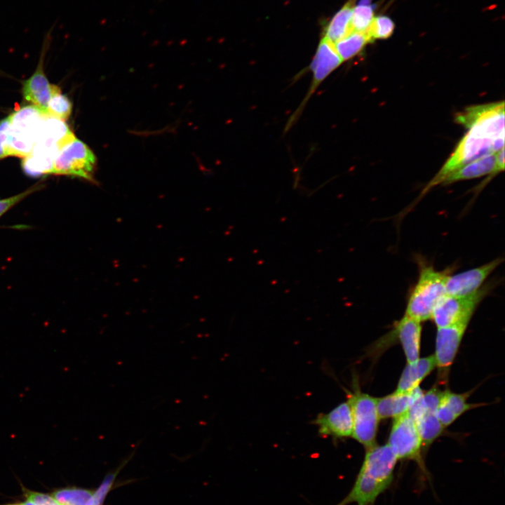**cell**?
Returning a JSON list of instances; mask_svg holds the SVG:
<instances>
[{
	"label": "cell",
	"mask_w": 505,
	"mask_h": 505,
	"mask_svg": "<svg viewBox=\"0 0 505 505\" xmlns=\"http://www.w3.org/2000/svg\"><path fill=\"white\" fill-rule=\"evenodd\" d=\"M400 344L407 363H412L419 358L421 347V322L403 316L396 321L393 330L389 333Z\"/></svg>",
	"instance_id": "9a60e30c"
},
{
	"label": "cell",
	"mask_w": 505,
	"mask_h": 505,
	"mask_svg": "<svg viewBox=\"0 0 505 505\" xmlns=\"http://www.w3.org/2000/svg\"><path fill=\"white\" fill-rule=\"evenodd\" d=\"M95 166L96 157L93 152L86 143L74 137L55 154L51 174L93 181Z\"/></svg>",
	"instance_id": "ba28073f"
},
{
	"label": "cell",
	"mask_w": 505,
	"mask_h": 505,
	"mask_svg": "<svg viewBox=\"0 0 505 505\" xmlns=\"http://www.w3.org/2000/svg\"><path fill=\"white\" fill-rule=\"evenodd\" d=\"M313 422L321 436L339 440L352 436L353 419L347 400L326 413L318 414Z\"/></svg>",
	"instance_id": "5bb4252c"
},
{
	"label": "cell",
	"mask_w": 505,
	"mask_h": 505,
	"mask_svg": "<svg viewBox=\"0 0 505 505\" xmlns=\"http://www.w3.org/2000/svg\"><path fill=\"white\" fill-rule=\"evenodd\" d=\"M471 319L464 318L451 325L438 328L433 356L436 367L443 375L452 365Z\"/></svg>",
	"instance_id": "8fae6325"
},
{
	"label": "cell",
	"mask_w": 505,
	"mask_h": 505,
	"mask_svg": "<svg viewBox=\"0 0 505 505\" xmlns=\"http://www.w3.org/2000/svg\"><path fill=\"white\" fill-rule=\"evenodd\" d=\"M4 505H22V504H4Z\"/></svg>",
	"instance_id": "4dcf8cb0"
},
{
	"label": "cell",
	"mask_w": 505,
	"mask_h": 505,
	"mask_svg": "<svg viewBox=\"0 0 505 505\" xmlns=\"http://www.w3.org/2000/svg\"><path fill=\"white\" fill-rule=\"evenodd\" d=\"M10 128V117L8 116L0 121V159L9 156L8 133Z\"/></svg>",
	"instance_id": "4316f807"
},
{
	"label": "cell",
	"mask_w": 505,
	"mask_h": 505,
	"mask_svg": "<svg viewBox=\"0 0 505 505\" xmlns=\"http://www.w3.org/2000/svg\"><path fill=\"white\" fill-rule=\"evenodd\" d=\"M342 63V60L337 53L334 43L324 36L319 43L310 65V69L313 72V78L308 93L297 112H295V115L291 118V121L301 112L303 107L320 84Z\"/></svg>",
	"instance_id": "4fadbf2b"
},
{
	"label": "cell",
	"mask_w": 505,
	"mask_h": 505,
	"mask_svg": "<svg viewBox=\"0 0 505 505\" xmlns=\"http://www.w3.org/2000/svg\"><path fill=\"white\" fill-rule=\"evenodd\" d=\"M376 398L362 392L358 386H354L353 391L347 393L353 419L351 437L365 449L376 444L380 420L377 411Z\"/></svg>",
	"instance_id": "8992f818"
},
{
	"label": "cell",
	"mask_w": 505,
	"mask_h": 505,
	"mask_svg": "<svg viewBox=\"0 0 505 505\" xmlns=\"http://www.w3.org/2000/svg\"><path fill=\"white\" fill-rule=\"evenodd\" d=\"M395 25L388 16L375 17L367 33L371 40L386 39L393 33Z\"/></svg>",
	"instance_id": "d4e9b609"
},
{
	"label": "cell",
	"mask_w": 505,
	"mask_h": 505,
	"mask_svg": "<svg viewBox=\"0 0 505 505\" xmlns=\"http://www.w3.org/2000/svg\"><path fill=\"white\" fill-rule=\"evenodd\" d=\"M27 496V499H29L35 505H60L53 495L50 496L41 492H28Z\"/></svg>",
	"instance_id": "83f0119b"
},
{
	"label": "cell",
	"mask_w": 505,
	"mask_h": 505,
	"mask_svg": "<svg viewBox=\"0 0 505 505\" xmlns=\"http://www.w3.org/2000/svg\"><path fill=\"white\" fill-rule=\"evenodd\" d=\"M498 173L496 168L495 154L478 159L450 174L443 180L444 185L480 177L489 174Z\"/></svg>",
	"instance_id": "ac0fdd59"
},
{
	"label": "cell",
	"mask_w": 505,
	"mask_h": 505,
	"mask_svg": "<svg viewBox=\"0 0 505 505\" xmlns=\"http://www.w3.org/2000/svg\"><path fill=\"white\" fill-rule=\"evenodd\" d=\"M356 1L349 0L328 24L324 36L333 43L353 32L351 20Z\"/></svg>",
	"instance_id": "ffe728a7"
},
{
	"label": "cell",
	"mask_w": 505,
	"mask_h": 505,
	"mask_svg": "<svg viewBox=\"0 0 505 505\" xmlns=\"http://www.w3.org/2000/svg\"><path fill=\"white\" fill-rule=\"evenodd\" d=\"M387 445L398 460L415 462L422 473L428 476L422 457V443L414 419L408 412L394 419Z\"/></svg>",
	"instance_id": "52a82bcc"
},
{
	"label": "cell",
	"mask_w": 505,
	"mask_h": 505,
	"mask_svg": "<svg viewBox=\"0 0 505 505\" xmlns=\"http://www.w3.org/2000/svg\"><path fill=\"white\" fill-rule=\"evenodd\" d=\"M456 121L469 128L454 152L423 189L422 196L442 184L450 174L504 147V102L475 106L459 113Z\"/></svg>",
	"instance_id": "6da1fadb"
},
{
	"label": "cell",
	"mask_w": 505,
	"mask_h": 505,
	"mask_svg": "<svg viewBox=\"0 0 505 505\" xmlns=\"http://www.w3.org/2000/svg\"><path fill=\"white\" fill-rule=\"evenodd\" d=\"M43 185L44 184L37 183L21 193L6 198L0 199V217L26 197L34 192L40 190L43 187Z\"/></svg>",
	"instance_id": "484cf974"
},
{
	"label": "cell",
	"mask_w": 505,
	"mask_h": 505,
	"mask_svg": "<svg viewBox=\"0 0 505 505\" xmlns=\"http://www.w3.org/2000/svg\"><path fill=\"white\" fill-rule=\"evenodd\" d=\"M374 18V10L372 6L365 4L355 6L351 20L352 31L367 32Z\"/></svg>",
	"instance_id": "cb8c5ba5"
},
{
	"label": "cell",
	"mask_w": 505,
	"mask_h": 505,
	"mask_svg": "<svg viewBox=\"0 0 505 505\" xmlns=\"http://www.w3.org/2000/svg\"><path fill=\"white\" fill-rule=\"evenodd\" d=\"M419 265L418 278L410 292L405 316L422 323L431 319L436 304L446 295L445 283L451 270L438 271L421 261Z\"/></svg>",
	"instance_id": "3957f363"
},
{
	"label": "cell",
	"mask_w": 505,
	"mask_h": 505,
	"mask_svg": "<svg viewBox=\"0 0 505 505\" xmlns=\"http://www.w3.org/2000/svg\"><path fill=\"white\" fill-rule=\"evenodd\" d=\"M72 111L71 100L60 90L55 92L50 99L46 115L65 122L69 118Z\"/></svg>",
	"instance_id": "603a6c76"
},
{
	"label": "cell",
	"mask_w": 505,
	"mask_h": 505,
	"mask_svg": "<svg viewBox=\"0 0 505 505\" xmlns=\"http://www.w3.org/2000/svg\"><path fill=\"white\" fill-rule=\"evenodd\" d=\"M469 395V392L457 393L449 389L443 391L436 410V415L444 428L449 426L466 411L482 405L481 404L467 403Z\"/></svg>",
	"instance_id": "2e32d148"
},
{
	"label": "cell",
	"mask_w": 505,
	"mask_h": 505,
	"mask_svg": "<svg viewBox=\"0 0 505 505\" xmlns=\"http://www.w3.org/2000/svg\"><path fill=\"white\" fill-rule=\"evenodd\" d=\"M53 29V26L46 34L36 69L29 79L23 81L22 88L24 100L39 109L45 115L52 95L61 90L57 85L51 84L48 81L43 68L44 58L51 40Z\"/></svg>",
	"instance_id": "30bf717a"
},
{
	"label": "cell",
	"mask_w": 505,
	"mask_h": 505,
	"mask_svg": "<svg viewBox=\"0 0 505 505\" xmlns=\"http://www.w3.org/2000/svg\"><path fill=\"white\" fill-rule=\"evenodd\" d=\"M397 458L386 445L365 449L364 459L348 494L335 505H374L393 479Z\"/></svg>",
	"instance_id": "7a4b0ae2"
},
{
	"label": "cell",
	"mask_w": 505,
	"mask_h": 505,
	"mask_svg": "<svg viewBox=\"0 0 505 505\" xmlns=\"http://www.w3.org/2000/svg\"><path fill=\"white\" fill-rule=\"evenodd\" d=\"M22 505H35L33 502L29 501V499H27L25 502L22 504Z\"/></svg>",
	"instance_id": "f546056e"
},
{
	"label": "cell",
	"mask_w": 505,
	"mask_h": 505,
	"mask_svg": "<svg viewBox=\"0 0 505 505\" xmlns=\"http://www.w3.org/2000/svg\"><path fill=\"white\" fill-rule=\"evenodd\" d=\"M370 42L371 40L367 32L353 31L334 45L341 60L344 62L357 55Z\"/></svg>",
	"instance_id": "44dd1931"
},
{
	"label": "cell",
	"mask_w": 505,
	"mask_h": 505,
	"mask_svg": "<svg viewBox=\"0 0 505 505\" xmlns=\"http://www.w3.org/2000/svg\"><path fill=\"white\" fill-rule=\"evenodd\" d=\"M46 115L31 105L22 107L9 115V155L25 158L36 144Z\"/></svg>",
	"instance_id": "277c9868"
},
{
	"label": "cell",
	"mask_w": 505,
	"mask_h": 505,
	"mask_svg": "<svg viewBox=\"0 0 505 505\" xmlns=\"http://www.w3.org/2000/svg\"><path fill=\"white\" fill-rule=\"evenodd\" d=\"M52 495L60 505H95L94 490L68 487L55 490Z\"/></svg>",
	"instance_id": "7402d4cb"
},
{
	"label": "cell",
	"mask_w": 505,
	"mask_h": 505,
	"mask_svg": "<svg viewBox=\"0 0 505 505\" xmlns=\"http://www.w3.org/2000/svg\"><path fill=\"white\" fill-rule=\"evenodd\" d=\"M489 285H485L468 296L457 297L446 294L436 304L431 319L437 328H443L464 318H471L478 304L489 292Z\"/></svg>",
	"instance_id": "9c48e42d"
},
{
	"label": "cell",
	"mask_w": 505,
	"mask_h": 505,
	"mask_svg": "<svg viewBox=\"0 0 505 505\" xmlns=\"http://www.w3.org/2000/svg\"><path fill=\"white\" fill-rule=\"evenodd\" d=\"M415 389L409 393H393L376 398L379 419L396 418L408 412L412 402Z\"/></svg>",
	"instance_id": "d6986e66"
},
{
	"label": "cell",
	"mask_w": 505,
	"mask_h": 505,
	"mask_svg": "<svg viewBox=\"0 0 505 505\" xmlns=\"http://www.w3.org/2000/svg\"><path fill=\"white\" fill-rule=\"evenodd\" d=\"M503 260V258L497 257L478 267L453 275L450 274L445 283L446 294L462 297L475 293Z\"/></svg>",
	"instance_id": "7c38bea8"
},
{
	"label": "cell",
	"mask_w": 505,
	"mask_h": 505,
	"mask_svg": "<svg viewBox=\"0 0 505 505\" xmlns=\"http://www.w3.org/2000/svg\"><path fill=\"white\" fill-rule=\"evenodd\" d=\"M436 367L433 355L419 358L417 361L407 363L398 380L396 392L409 393L419 386L420 383Z\"/></svg>",
	"instance_id": "e0dca14e"
},
{
	"label": "cell",
	"mask_w": 505,
	"mask_h": 505,
	"mask_svg": "<svg viewBox=\"0 0 505 505\" xmlns=\"http://www.w3.org/2000/svg\"><path fill=\"white\" fill-rule=\"evenodd\" d=\"M496 168L498 173L504 169V147L495 153Z\"/></svg>",
	"instance_id": "f1b7e54d"
},
{
	"label": "cell",
	"mask_w": 505,
	"mask_h": 505,
	"mask_svg": "<svg viewBox=\"0 0 505 505\" xmlns=\"http://www.w3.org/2000/svg\"><path fill=\"white\" fill-rule=\"evenodd\" d=\"M443 391L437 387L424 392L419 386L415 390L412 402L408 411L414 419L423 448L430 446L443 432L436 410Z\"/></svg>",
	"instance_id": "5b68a950"
}]
</instances>
